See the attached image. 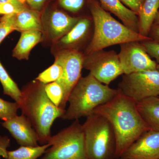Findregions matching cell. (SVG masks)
Returning <instances> with one entry per match:
<instances>
[{
  "instance_id": "cell-16",
  "label": "cell",
  "mask_w": 159,
  "mask_h": 159,
  "mask_svg": "<svg viewBox=\"0 0 159 159\" xmlns=\"http://www.w3.org/2000/svg\"><path fill=\"white\" fill-rule=\"evenodd\" d=\"M136 104L140 115L149 129L159 131V96L147 98Z\"/></svg>"
},
{
  "instance_id": "cell-15",
  "label": "cell",
  "mask_w": 159,
  "mask_h": 159,
  "mask_svg": "<svg viewBox=\"0 0 159 159\" xmlns=\"http://www.w3.org/2000/svg\"><path fill=\"white\" fill-rule=\"evenodd\" d=\"M42 32L36 30L21 32L17 44L12 51V56L18 60L29 59L31 50L42 40Z\"/></svg>"
},
{
  "instance_id": "cell-29",
  "label": "cell",
  "mask_w": 159,
  "mask_h": 159,
  "mask_svg": "<svg viewBox=\"0 0 159 159\" xmlns=\"http://www.w3.org/2000/svg\"><path fill=\"white\" fill-rule=\"evenodd\" d=\"M22 11L16 6L10 3H0V15L17 13Z\"/></svg>"
},
{
  "instance_id": "cell-12",
  "label": "cell",
  "mask_w": 159,
  "mask_h": 159,
  "mask_svg": "<svg viewBox=\"0 0 159 159\" xmlns=\"http://www.w3.org/2000/svg\"><path fill=\"white\" fill-rule=\"evenodd\" d=\"M4 128L8 130L11 136L20 146H37L39 145L37 134L31 122L22 114L4 121Z\"/></svg>"
},
{
  "instance_id": "cell-11",
  "label": "cell",
  "mask_w": 159,
  "mask_h": 159,
  "mask_svg": "<svg viewBox=\"0 0 159 159\" xmlns=\"http://www.w3.org/2000/svg\"><path fill=\"white\" fill-rule=\"evenodd\" d=\"M117 159H159V131H146Z\"/></svg>"
},
{
  "instance_id": "cell-18",
  "label": "cell",
  "mask_w": 159,
  "mask_h": 159,
  "mask_svg": "<svg viewBox=\"0 0 159 159\" xmlns=\"http://www.w3.org/2000/svg\"><path fill=\"white\" fill-rule=\"evenodd\" d=\"M16 31L36 30L43 32V27L39 11L27 8L16 14Z\"/></svg>"
},
{
  "instance_id": "cell-27",
  "label": "cell",
  "mask_w": 159,
  "mask_h": 159,
  "mask_svg": "<svg viewBox=\"0 0 159 159\" xmlns=\"http://www.w3.org/2000/svg\"><path fill=\"white\" fill-rule=\"evenodd\" d=\"M142 44L151 57L156 60L157 64V70L159 72V44L152 40L143 42Z\"/></svg>"
},
{
  "instance_id": "cell-1",
  "label": "cell",
  "mask_w": 159,
  "mask_h": 159,
  "mask_svg": "<svg viewBox=\"0 0 159 159\" xmlns=\"http://www.w3.org/2000/svg\"><path fill=\"white\" fill-rule=\"evenodd\" d=\"M93 113L104 117L111 125L116 142V159L142 134L150 129L140 115L136 103L119 91Z\"/></svg>"
},
{
  "instance_id": "cell-21",
  "label": "cell",
  "mask_w": 159,
  "mask_h": 159,
  "mask_svg": "<svg viewBox=\"0 0 159 159\" xmlns=\"http://www.w3.org/2000/svg\"><path fill=\"white\" fill-rule=\"evenodd\" d=\"M0 82L3 88V93L11 97L16 102H19L21 90L16 83L9 76L0 61Z\"/></svg>"
},
{
  "instance_id": "cell-2",
  "label": "cell",
  "mask_w": 159,
  "mask_h": 159,
  "mask_svg": "<svg viewBox=\"0 0 159 159\" xmlns=\"http://www.w3.org/2000/svg\"><path fill=\"white\" fill-rule=\"evenodd\" d=\"M45 85L36 80L26 86L21 90L18 103L22 114L29 119L35 130L40 145L48 144L53 123L66 111L51 102L46 94Z\"/></svg>"
},
{
  "instance_id": "cell-28",
  "label": "cell",
  "mask_w": 159,
  "mask_h": 159,
  "mask_svg": "<svg viewBox=\"0 0 159 159\" xmlns=\"http://www.w3.org/2000/svg\"><path fill=\"white\" fill-rule=\"evenodd\" d=\"M128 9L134 11L138 15L145 0H119Z\"/></svg>"
},
{
  "instance_id": "cell-6",
  "label": "cell",
  "mask_w": 159,
  "mask_h": 159,
  "mask_svg": "<svg viewBox=\"0 0 159 159\" xmlns=\"http://www.w3.org/2000/svg\"><path fill=\"white\" fill-rule=\"evenodd\" d=\"M50 146L39 159H88L82 125L78 120L50 138Z\"/></svg>"
},
{
  "instance_id": "cell-25",
  "label": "cell",
  "mask_w": 159,
  "mask_h": 159,
  "mask_svg": "<svg viewBox=\"0 0 159 159\" xmlns=\"http://www.w3.org/2000/svg\"><path fill=\"white\" fill-rule=\"evenodd\" d=\"M19 106L17 102L6 101L0 98V119L7 121L17 115Z\"/></svg>"
},
{
  "instance_id": "cell-8",
  "label": "cell",
  "mask_w": 159,
  "mask_h": 159,
  "mask_svg": "<svg viewBox=\"0 0 159 159\" xmlns=\"http://www.w3.org/2000/svg\"><path fill=\"white\" fill-rule=\"evenodd\" d=\"M83 67L99 82L109 85L112 81L124 74L119 55L114 51L99 50L87 54Z\"/></svg>"
},
{
  "instance_id": "cell-5",
  "label": "cell",
  "mask_w": 159,
  "mask_h": 159,
  "mask_svg": "<svg viewBox=\"0 0 159 159\" xmlns=\"http://www.w3.org/2000/svg\"><path fill=\"white\" fill-rule=\"evenodd\" d=\"M88 159H116V142L114 131L104 117L93 113L82 125Z\"/></svg>"
},
{
  "instance_id": "cell-24",
  "label": "cell",
  "mask_w": 159,
  "mask_h": 159,
  "mask_svg": "<svg viewBox=\"0 0 159 159\" xmlns=\"http://www.w3.org/2000/svg\"><path fill=\"white\" fill-rule=\"evenodd\" d=\"M46 94L51 102L57 107H59L63 98L62 87L57 82L51 83L45 85Z\"/></svg>"
},
{
  "instance_id": "cell-31",
  "label": "cell",
  "mask_w": 159,
  "mask_h": 159,
  "mask_svg": "<svg viewBox=\"0 0 159 159\" xmlns=\"http://www.w3.org/2000/svg\"><path fill=\"white\" fill-rule=\"evenodd\" d=\"M24 4H27L30 9L39 11L48 0H20Z\"/></svg>"
},
{
  "instance_id": "cell-19",
  "label": "cell",
  "mask_w": 159,
  "mask_h": 159,
  "mask_svg": "<svg viewBox=\"0 0 159 159\" xmlns=\"http://www.w3.org/2000/svg\"><path fill=\"white\" fill-rule=\"evenodd\" d=\"M90 20L87 18L79 19L77 24L61 38L60 43L66 48H72L85 38L90 28Z\"/></svg>"
},
{
  "instance_id": "cell-32",
  "label": "cell",
  "mask_w": 159,
  "mask_h": 159,
  "mask_svg": "<svg viewBox=\"0 0 159 159\" xmlns=\"http://www.w3.org/2000/svg\"><path fill=\"white\" fill-rule=\"evenodd\" d=\"M148 37L154 42L159 44V25L153 24L148 34Z\"/></svg>"
},
{
  "instance_id": "cell-9",
  "label": "cell",
  "mask_w": 159,
  "mask_h": 159,
  "mask_svg": "<svg viewBox=\"0 0 159 159\" xmlns=\"http://www.w3.org/2000/svg\"><path fill=\"white\" fill-rule=\"evenodd\" d=\"M84 57L83 54L75 49H67L61 51L56 57L55 63L62 68L61 77L56 82L63 90V98L60 108H65L70 94L78 80L81 77Z\"/></svg>"
},
{
  "instance_id": "cell-10",
  "label": "cell",
  "mask_w": 159,
  "mask_h": 159,
  "mask_svg": "<svg viewBox=\"0 0 159 159\" xmlns=\"http://www.w3.org/2000/svg\"><path fill=\"white\" fill-rule=\"evenodd\" d=\"M118 54L124 74L157 70V64L146 51L142 43L129 42L120 45Z\"/></svg>"
},
{
  "instance_id": "cell-17",
  "label": "cell",
  "mask_w": 159,
  "mask_h": 159,
  "mask_svg": "<svg viewBox=\"0 0 159 159\" xmlns=\"http://www.w3.org/2000/svg\"><path fill=\"white\" fill-rule=\"evenodd\" d=\"M159 9V0H145L138 14L139 33L148 37Z\"/></svg>"
},
{
  "instance_id": "cell-3",
  "label": "cell",
  "mask_w": 159,
  "mask_h": 159,
  "mask_svg": "<svg viewBox=\"0 0 159 159\" xmlns=\"http://www.w3.org/2000/svg\"><path fill=\"white\" fill-rule=\"evenodd\" d=\"M94 25L93 36L86 54L103 50L110 46L132 41L152 40L127 27L114 18L100 6L98 0H87Z\"/></svg>"
},
{
  "instance_id": "cell-14",
  "label": "cell",
  "mask_w": 159,
  "mask_h": 159,
  "mask_svg": "<svg viewBox=\"0 0 159 159\" xmlns=\"http://www.w3.org/2000/svg\"><path fill=\"white\" fill-rule=\"evenodd\" d=\"M102 9L113 13L122 24L139 32V18L136 13L122 4L119 0H98Z\"/></svg>"
},
{
  "instance_id": "cell-13",
  "label": "cell",
  "mask_w": 159,
  "mask_h": 159,
  "mask_svg": "<svg viewBox=\"0 0 159 159\" xmlns=\"http://www.w3.org/2000/svg\"><path fill=\"white\" fill-rule=\"evenodd\" d=\"M49 36L56 41L65 35L76 25L79 18L72 17L58 10H54L47 15Z\"/></svg>"
},
{
  "instance_id": "cell-20",
  "label": "cell",
  "mask_w": 159,
  "mask_h": 159,
  "mask_svg": "<svg viewBox=\"0 0 159 159\" xmlns=\"http://www.w3.org/2000/svg\"><path fill=\"white\" fill-rule=\"evenodd\" d=\"M50 146L48 143L37 146H20L16 150L8 151L4 159H39Z\"/></svg>"
},
{
  "instance_id": "cell-30",
  "label": "cell",
  "mask_w": 159,
  "mask_h": 159,
  "mask_svg": "<svg viewBox=\"0 0 159 159\" xmlns=\"http://www.w3.org/2000/svg\"><path fill=\"white\" fill-rule=\"evenodd\" d=\"M10 146V139L7 136H0V157L3 158L7 157L8 151L7 148Z\"/></svg>"
},
{
  "instance_id": "cell-34",
  "label": "cell",
  "mask_w": 159,
  "mask_h": 159,
  "mask_svg": "<svg viewBox=\"0 0 159 159\" xmlns=\"http://www.w3.org/2000/svg\"><path fill=\"white\" fill-rule=\"evenodd\" d=\"M153 24L155 25H159V9L157 13L156 16L155 18Z\"/></svg>"
},
{
  "instance_id": "cell-26",
  "label": "cell",
  "mask_w": 159,
  "mask_h": 159,
  "mask_svg": "<svg viewBox=\"0 0 159 159\" xmlns=\"http://www.w3.org/2000/svg\"><path fill=\"white\" fill-rule=\"evenodd\" d=\"M85 0H58L59 5L63 9L72 12H77L84 6Z\"/></svg>"
},
{
  "instance_id": "cell-4",
  "label": "cell",
  "mask_w": 159,
  "mask_h": 159,
  "mask_svg": "<svg viewBox=\"0 0 159 159\" xmlns=\"http://www.w3.org/2000/svg\"><path fill=\"white\" fill-rule=\"evenodd\" d=\"M119 93V90L99 82L89 74L85 77H81L71 91L68 100V108L61 118L63 120H75L87 117Z\"/></svg>"
},
{
  "instance_id": "cell-22",
  "label": "cell",
  "mask_w": 159,
  "mask_h": 159,
  "mask_svg": "<svg viewBox=\"0 0 159 159\" xmlns=\"http://www.w3.org/2000/svg\"><path fill=\"white\" fill-rule=\"evenodd\" d=\"M62 72V67L54 62L53 65L40 73L35 80L44 84L55 82L61 77Z\"/></svg>"
},
{
  "instance_id": "cell-23",
  "label": "cell",
  "mask_w": 159,
  "mask_h": 159,
  "mask_svg": "<svg viewBox=\"0 0 159 159\" xmlns=\"http://www.w3.org/2000/svg\"><path fill=\"white\" fill-rule=\"evenodd\" d=\"M16 14L4 15L0 18V44L7 35L16 31Z\"/></svg>"
},
{
  "instance_id": "cell-35",
  "label": "cell",
  "mask_w": 159,
  "mask_h": 159,
  "mask_svg": "<svg viewBox=\"0 0 159 159\" xmlns=\"http://www.w3.org/2000/svg\"></svg>"
},
{
  "instance_id": "cell-33",
  "label": "cell",
  "mask_w": 159,
  "mask_h": 159,
  "mask_svg": "<svg viewBox=\"0 0 159 159\" xmlns=\"http://www.w3.org/2000/svg\"><path fill=\"white\" fill-rule=\"evenodd\" d=\"M11 3L22 10L27 8L25 4L22 2L20 0H0V3Z\"/></svg>"
},
{
  "instance_id": "cell-7",
  "label": "cell",
  "mask_w": 159,
  "mask_h": 159,
  "mask_svg": "<svg viewBox=\"0 0 159 159\" xmlns=\"http://www.w3.org/2000/svg\"><path fill=\"white\" fill-rule=\"evenodd\" d=\"M119 92L138 103L159 96V72L149 70L124 74L119 84Z\"/></svg>"
}]
</instances>
